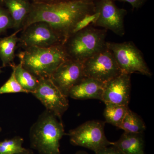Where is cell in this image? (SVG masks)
Instances as JSON below:
<instances>
[{
  "label": "cell",
  "mask_w": 154,
  "mask_h": 154,
  "mask_svg": "<svg viewBox=\"0 0 154 154\" xmlns=\"http://www.w3.org/2000/svg\"><path fill=\"white\" fill-rule=\"evenodd\" d=\"M83 64L85 76L103 83L122 73L113 54L107 47L84 61Z\"/></svg>",
  "instance_id": "cell-7"
},
{
  "label": "cell",
  "mask_w": 154,
  "mask_h": 154,
  "mask_svg": "<svg viewBox=\"0 0 154 154\" xmlns=\"http://www.w3.org/2000/svg\"><path fill=\"white\" fill-rule=\"evenodd\" d=\"M99 13L95 12L94 14L86 16L78 22L73 30L72 34L88 27L89 25H91V24L92 25L94 24L99 17Z\"/></svg>",
  "instance_id": "cell-23"
},
{
  "label": "cell",
  "mask_w": 154,
  "mask_h": 154,
  "mask_svg": "<svg viewBox=\"0 0 154 154\" xmlns=\"http://www.w3.org/2000/svg\"><path fill=\"white\" fill-rule=\"evenodd\" d=\"M48 110L61 120L69 107L68 97L65 96L49 78L39 79L36 90L32 94Z\"/></svg>",
  "instance_id": "cell-10"
},
{
  "label": "cell",
  "mask_w": 154,
  "mask_h": 154,
  "mask_svg": "<svg viewBox=\"0 0 154 154\" xmlns=\"http://www.w3.org/2000/svg\"><path fill=\"white\" fill-rule=\"evenodd\" d=\"M85 77L83 63L67 58L49 79L65 96L68 97L70 89Z\"/></svg>",
  "instance_id": "cell-11"
},
{
  "label": "cell",
  "mask_w": 154,
  "mask_h": 154,
  "mask_svg": "<svg viewBox=\"0 0 154 154\" xmlns=\"http://www.w3.org/2000/svg\"><path fill=\"white\" fill-rule=\"evenodd\" d=\"M2 71L1 69V68L0 67V74L2 73Z\"/></svg>",
  "instance_id": "cell-29"
},
{
  "label": "cell",
  "mask_w": 154,
  "mask_h": 154,
  "mask_svg": "<svg viewBox=\"0 0 154 154\" xmlns=\"http://www.w3.org/2000/svg\"><path fill=\"white\" fill-rule=\"evenodd\" d=\"M105 83L85 77L69 91L68 97L77 100L96 99L102 101Z\"/></svg>",
  "instance_id": "cell-13"
},
{
  "label": "cell",
  "mask_w": 154,
  "mask_h": 154,
  "mask_svg": "<svg viewBox=\"0 0 154 154\" xmlns=\"http://www.w3.org/2000/svg\"><path fill=\"white\" fill-rule=\"evenodd\" d=\"M121 154H145L142 134L125 132L118 140L113 143Z\"/></svg>",
  "instance_id": "cell-15"
},
{
  "label": "cell",
  "mask_w": 154,
  "mask_h": 154,
  "mask_svg": "<svg viewBox=\"0 0 154 154\" xmlns=\"http://www.w3.org/2000/svg\"><path fill=\"white\" fill-rule=\"evenodd\" d=\"M107 30L91 25L72 34L63 43L68 58L83 63L106 47Z\"/></svg>",
  "instance_id": "cell-4"
},
{
  "label": "cell",
  "mask_w": 154,
  "mask_h": 154,
  "mask_svg": "<svg viewBox=\"0 0 154 154\" xmlns=\"http://www.w3.org/2000/svg\"><path fill=\"white\" fill-rule=\"evenodd\" d=\"M119 128L128 133L143 134L146 126L142 119L129 108Z\"/></svg>",
  "instance_id": "cell-18"
},
{
  "label": "cell",
  "mask_w": 154,
  "mask_h": 154,
  "mask_svg": "<svg viewBox=\"0 0 154 154\" xmlns=\"http://www.w3.org/2000/svg\"><path fill=\"white\" fill-rule=\"evenodd\" d=\"M65 134L62 120L45 110L30 128V145L39 154H60V141Z\"/></svg>",
  "instance_id": "cell-3"
},
{
  "label": "cell",
  "mask_w": 154,
  "mask_h": 154,
  "mask_svg": "<svg viewBox=\"0 0 154 154\" xmlns=\"http://www.w3.org/2000/svg\"><path fill=\"white\" fill-rule=\"evenodd\" d=\"M11 67L16 79L22 88L27 94L33 93L38 87L39 79L24 68L20 63Z\"/></svg>",
  "instance_id": "cell-17"
},
{
  "label": "cell",
  "mask_w": 154,
  "mask_h": 154,
  "mask_svg": "<svg viewBox=\"0 0 154 154\" xmlns=\"http://www.w3.org/2000/svg\"><path fill=\"white\" fill-rule=\"evenodd\" d=\"M0 2H3V0H0Z\"/></svg>",
  "instance_id": "cell-31"
},
{
  "label": "cell",
  "mask_w": 154,
  "mask_h": 154,
  "mask_svg": "<svg viewBox=\"0 0 154 154\" xmlns=\"http://www.w3.org/2000/svg\"><path fill=\"white\" fill-rule=\"evenodd\" d=\"M131 75L122 72L105 83L102 102L105 104L128 107L131 89Z\"/></svg>",
  "instance_id": "cell-12"
},
{
  "label": "cell",
  "mask_w": 154,
  "mask_h": 154,
  "mask_svg": "<svg viewBox=\"0 0 154 154\" xmlns=\"http://www.w3.org/2000/svg\"><path fill=\"white\" fill-rule=\"evenodd\" d=\"M14 22L16 31L22 30L23 24L31 8L29 0H3Z\"/></svg>",
  "instance_id": "cell-14"
},
{
  "label": "cell",
  "mask_w": 154,
  "mask_h": 154,
  "mask_svg": "<svg viewBox=\"0 0 154 154\" xmlns=\"http://www.w3.org/2000/svg\"><path fill=\"white\" fill-rule=\"evenodd\" d=\"M15 154H34L33 152L29 149H26L24 151Z\"/></svg>",
  "instance_id": "cell-27"
},
{
  "label": "cell",
  "mask_w": 154,
  "mask_h": 154,
  "mask_svg": "<svg viewBox=\"0 0 154 154\" xmlns=\"http://www.w3.org/2000/svg\"><path fill=\"white\" fill-rule=\"evenodd\" d=\"M120 2H124L129 4L133 9H138L145 4L147 0H114Z\"/></svg>",
  "instance_id": "cell-24"
},
{
  "label": "cell",
  "mask_w": 154,
  "mask_h": 154,
  "mask_svg": "<svg viewBox=\"0 0 154 154\" xmlns=\"http://www.w3.org/2000/svg\"><path fill=\"white\" fill-rule=\"evenodd\" d=\"M14 28V22L8 10L0 7V34Z\"/></svg>",
  "instance_id": "cell-22"
},
{
  "label": "cell",
  "mask_w": 154,
  "mask_h": 154,
  "mask_svg": "<svg viewBox=\"0 0 154 154\" xmlns=\"http://www.w3.org/2000/svg\"><path fill=\"white\" fill-rule=\"evenodd\" d=\"M104 116L107 123L119 127L129 109L127 106L113 104H105Z\"/></svg>",
  "instance_id": "cell-19"
},
{
  "label": "cell",
  "mask_w": 154,
  "mask_h": 154,
  "mask_svg": "<svg viewBox=\"0 0 154 154\" xmlns=\"http://www.w3.org/2000/svg\"><path fill=\"white\" fill-rule=\"evenodd\" d=\"M95 2L76 0L53 4L31 3L22 30L33 23L45 22L60 36L64 43L78 22L87 15L95 13Z\"/></svg>",
  "instance_id": "cell-1"
},
{
  "label": "cell",
  "mask_w": 154,
  "mask_h": 154,
  "mask_svg": "<svg viewBox=\"0 0 154 154\" xmlns=\"http://www.w3.org/2000/svg\"><path fill=\"white\" fill-rule=\"evenodd\" d=\"M26 93L17 82L14 72H12L11 77L0 88V95L3 94H16V93Z\"/></svg>",
  "instance_id": "cell-21"
},
{
  "label": "cell",
  "mask_w": 154,
  "mask_h": 154,
  "mask_svg": "<svg viewBox=\"0 0 154 154\" xmlns=\"http://www.w3.org/2000/svg\"><path fill=\"white\" fill-rule=\"evenodd\" d=\"M106 46L113 54L122 72L130 75L139 73L149 77L152 75L142 53L132 41L107 42Z\"/></svg>",
  "instance_id": "cell-5"
},
{
  "label": "cell",
  "mask_w": 154,
  "mask_h": 154,
  "mask_svg": "<svg viewBox=\"0 0 154 154\" xmlns=\"http://www.w3.org/2000/svg\"><path fill=\"white\" fill-rule=\"evenodd\" d=\"M1 131H2V128L0 127V132H1Z\"/></svg>",
  "instance_id": "cell-30"
},
{
  "label": "cell",
  "mask_w": 154,
  "mask_h": 154,
  "mask_svg": "<svg viewBox=\"0 0 154 154\" xmlns=\"http://www.w3.org/2000/svg\"><path fill=\"white\" fill-rule=\"evenodd\" d=\"M96 154H121L119 151L114 146H108L99 151L95 153Z\"/></svg>",
  "instance_id": "cell-25"
},
{
  "label": "cell",
  "mask_w": 154,
  "mask_h": 154,
  "mask_svg": "<svg viewBox=\"0 0 154 154\" xmlns=\"http://www.w3.org/2000/svg\"><path fill=\"white\" fill-rule=\"evenodd\" d=\"M17 56L23 67L38 79L50 78L68 58L63 44L47 48H27Z\"/></svg>",
  "instance_id": "cell-2"
},
{
  "label": "cell",
  "mask_w": 154,
  "mask_h": 154,
  "mask_svg": "<svg viewBox=\"0 0 154 154\" xmlns=\"http://www.w3.org/2000/svg\"><path fill=\"white\" fill-rule=\"evenodd\" d=\"M95 12L99 13V15L92 25L110 30L121 37L124 36L126 10L118 8L114 0H95Z\"/></svg>",
  "instance_id": "cell-9"
},
{
  "label": "cell",
  "mask_w": 154,
  "mask_h": 154,
  "mask_svg": "<svg viewBox=\"0 0 154 154\" xmlns=\"http://www.w3.org/2000/svg\"><path fill=\"white\" fill-rule=\"evenodd\" d=\"M75 154H87V153L85 152H83V151H79L78 152H77Z\"/></svg>",
  "instance_id": "cell-28"
},
{
  "label": "cell",
  "mask_w": 154,
  "mask_h": 154,
  "mask_svg": "<svg viewBox=\"0 0 154 154\" xmlns=\"http://www.w3.org/2000/svg\"><path fill=\"white\" fill-rule=\"evenodd\" d=\"M31 3H42V4H53L62 2H70V1H76V0H29Z\"/></svg>",
  "instance_id": "cell-26"
},
{
  "label": "cell",
  "mask_w": 154,
  "mask_h": 154,
  "mask_svg": "<svg viewBox=\"0 0 154 154\" xmlns=\"http://www.w3.org/2000/svg\"><path fill=\"white\" fill-rule=\"evenodd\" d=\"M22 30H18L10 36L0 38V59L2 66H11L14 63L17 45L19 41L17 33Z\"/></svg>",
  "instance_id": "cell-16"
},
{
  "label": "cell",
  "mask_w": 154,
  "mask_h": 154,
  "mask_svg": "<svg viewBox=\"0 0 154 154\" xmlns=\"http://www.w3.org/2000/svg\"><path fill=\"white\" fill-rule=\"evenodd\" d=\"M19 44L24 48H47L63 44L60 36L47 23L39 22L28 25L22 30Z\"/></svg>",
  "instance_id": "cell-8"
},
{
  "label": "cell",
  "mask_w": 154,
  "mask_h": 154,
  "mask_svg": "<svg viewBox=\"0 0 154 154\" xmlns=\"http://www.w3.org/2000/svg\"><path fill=\"white\" fill-rule=\"evenodd\" d=\"M68 134L72 144L84 147L95 153L113 145L105 136L104 123L102 122H87L70 131Z\"/></svg>",
  "instance_id": "cell-6"
},
{
  "label": "cell",
  "mask_w": 154,
  "mask_h": 154,
  "mask_svg": "<svg viewBox=\"0 0 154 154\" xmlns=\"http://www.w3.org/2000/svg\"><path fill=\"white\" fill-rule=\"evenodd\" d=\"M24 140L19 136L0 142V154H15L26 150L22 146Z\"/></svg>",
  "instance_id": "cell-20"
}]
</instances>
